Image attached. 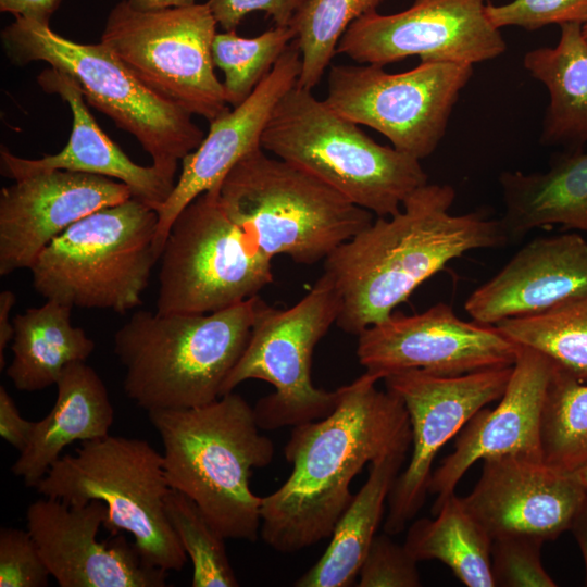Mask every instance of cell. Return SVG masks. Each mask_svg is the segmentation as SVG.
Here are the masks:
<instances>
[{"instance_id": "cell-1", "label": "cell", "mask_w": 587, "mask_h": 587, "mask_svg": "<svg viewBox=\"0 0 587 587\" xmlns=\"http://www.w3.org/2000/svg\"><path fill=\"white\" fill-rule=\"evenodd\" d=\"M380 379L365 371L340 387L328 415L294 426L284 450L292 471L261 503L260 534L274 550L297 552L330 537L364 465L409 450L407 409L396 394L376 387Z\"/></svg>"}, {"instance_id": "cell-2", "label": "cell", "mask_w": 587, "mask_h": 587, "mask_svg": "<svg viewBox=\"0 0 587 587\" xmlns=\"http://www.w3.org/2000/svg\"><path fill=\"white\" fill-rule=\"evenodd\" d=\"M450 185L425 184L401 210L375 222L338 246L324 260V274L339 298L337 325L359 335L387 319L413 291L451 260L475 249L509 242L500 218L478 209L449 212Z\"/></svg>"}, {"instance_id": "cell-3", "label": "cell", "mask_w": 587, "mask_h": 587, "mask_svg": "<svg viewBox=\"0 0 587 587\" xmlns=\"http://www.w3.org/2000/svg\"><path fill=\"white\" fill-rule=\"evenodd\" d=\"M148 416L163 445L170 487L192 499L225 539L255 541L262 497L251 490L250 478L253 469L272 462L275 449L260 433L253 408L229 392Z\"/></svg>"}, {"instance_id": "cell-4", "label": "cell", "mask_w": 587, "mask_h": 587, "mask_svg": "<svg viewBox=\"0 0 587 587\" xmlns=\"http://www.w3.org/2000/svg\"><path fill=\"white\" fill-rule=\"evenodd\" d=\"M262 300L211 313L137 311L114 335L125 395L147 412L200 407L222 396Z\"/></svg>"}, {"instance_id": "cell-5", "label": "cell", "mask_w": 587, "mask_h": 587, "mask_svg": "<svg viewBox=\"0 0 587 587\" xmlns=\"http://www.w3.org/2000/svg\"><path fill=\"white\" fill-rule=\"evenodd\" d=\"M261 147L378 217L398 213L403 201L427 184L420 160L377 143L358 124L298 86L274 108Z\"/></svg>"}, {"instance_id": "cell-6", "label": "cell", "mask_w": 587, "mask_h": 587, "mask_svg": "<svg viewBox=\"0 0 587 587\" xmlns=\"http://www.w3.org/2000/svg\"><path fill=\"white\" fill-rule=\"evenodd\" d=\"M227 215L271 259L312 264L373 223V213L336 189L258 148L216 185Z\"/></svg>"}, {"instance_id": "cell-7", "label": "cell", "mask_w": 587, "mask_h": 587, "mask_svg": "<svg viewBox=\"0 0 587 587\" xmlns=\"http://www.w3.org/2000/svg\"><path fill=\"white\" fill-rule=\"evenodd\" d=\"M1 43L16 66L43 61L71 76L86 102L133 135L172 182L178 162L204 139L189 112L147 87L101 42H75L50 26L15 18L1 30Z\"/></svg>"}, {"instance_id": "cell-8", "label": "cell", "mask_w": 587, "mask_h": 587, "mask_svg": "<svg viewBox=\"0 0 587 587\" xmlns=\"http://www.w3.org/2000/svg\"><path fill=\"white\" fill-rule=\"evenodd\" d=\"M158 224L157 210L134 196L83 217L37 257L35 290L72 308L125 313L141 305L160 259Z\"/></svg>"}, {"instance_id": "cell-9", "label": "cell", "mask_w": 587, "mask_h": 587, "mask_svg": "<svg viewBox=\"0 0 587 587\" xmlns=\"http://www.w3.org/2000/svg\"><path fill=\"white\" fill-rule=\"evenodd\" d=\"M36 489L70 505L103 502V526L113 536L129 533L146 563L166 572L185 566L188 557L165 510L171 487L163 454L147 440L109 434L84 441L60 457Z\"/></svg>"}, {"instance_id": "cell-10", "label": "cell", "mask_w": 587, "mask_h": 587, "mask_svg": "<svg viewBox=\"0 0 587 587\" xmlns=\"http://www.w3.org/2000/svg\"><path fill=\"white\" fill-rule=\"evenodd\" d=\"M339 311V295L324 273L291 308L274 309L262 301L248 344L223 384L222 396L248 379L270 383L274 392L253 408L261 429L297 426L328 415L341 390L315 387L311 364L316 344L337 322Z\"/></svg>"}, {"instance_id": "cell-11", "label": "cell", "mask_w": 587, "mask_h": 587, "mask_svg": "<svg viewBox=\"0 0 587 587\" xmlns=\"http://www.w3.org/2000/svg\"><path fill=\"white\" fill-rule=\"evenodd\" d=\"M159 260L160 313L220 311L273 282L272 259L227 215L216 186L177 215Z\"/></svg>"}, {"instance_id": "cell-12", "label": "cell", "mask_w": 587, "mask_h": 587, "mask_svg": "<svg viewBox=\"0 0 587 587\" xmlns=\"http://www.w3.org/2000/svg\"><path fill=\"white\" fill-rule=\"evenodd\" d=\"M216 25L207 3L142 11L122 0L100 42L155 93L210 123L229 110L214 73Z\"/></svg>"}, {"instance_id": "cell-13", "label": "cell", "mask_w": 587, "mask_h": 587, "mask_svg": "<svg viewBox=\"0 0 587 587\" xmlns=\"http://www.w3.org/2000/svg\"><path fill=\"white\" fill-rule=\"evenodd\" d=\"M473 65L421 61L405 72L384 66L333 65L325 103L339 115L384 135L392 147L417 160L430 155L446 134Z\"/></svg>"}, {"instance_id": "cell-14", "label": "cell", "mask_w": 587, "mask_h": 587, "mask_svg": "<svg viewBox=\"0 0 587 587\" xmlns=\"http://www.w3.org/2000/svg\"><path fill=\"white\" fill-rule=\"evenodd\" d=\"M513 370L495 367L455 376L404 371L383 378L403 402L411 426L412 452L388 497L384 532L404 530L423 507L440 448L488 403L503 395Z\"/></svg>"}, {"instance_id": "cell-15", "label": "cell", "mask_w": 587, "mask_h": 587, "mask_svg": "<svg viewBox=\"0 0 587 587\" xmlns=\"http://www.w3.org/2000/svg\"><path fill=\"white\" fill-rule=\"evenodd\" d=\"M487 0H414L394 14L367 13L350 24L337 46L361 64L384 66L417 55L421 61L475 64L507 50L487 15Z\"/></svg>"}, {"instance_id": "cell-16", "label": "cell", "mask_w": 587, "mask_h": 587, "mask_svg": "<svg viewBox=\"0 0 587 587\" xmlns=\"http://www.w3.org/2000/svg\"><path fill=\"white\" fill-rule=\"evenodd\" d=\"M358 336L360 364L382 379L414 370L455 376L512 366L520 351L495 325L463 321L444 302L413 315L392 312Z\"/></svg>"}, {"instance_id": "cell-17", "label": "cell", "mask_w": 587, "mask_h": 587, "mask_svg": "<svg viewBox=\"0 0 587 587\" xmlns=\"http://www.w3.org/2000/svg\"><path fill=\"white\" fill-rule=\"evenodd\" d=\"M107 505L92 500L70 505L45 497L26 511L32 535L60 587H164L167 572L149 565L123 536L99 541Z\"/></svg>"}, {"instance_id": "cell-18", "label": "cell", "mask_w": 587, "mask_h": 587, "mask_svg": "<svg viewBox=\"0 0 587 587\" xmlns=\"http://www.w3.org/2000/svg\"><path fill=\"white\" fill-rule=\"evenodd\" d=\"M586 496L573 474L510 454L484 460L478 482L461 499L491 540L524 536L545 542L570 530Z\"/></svg>"}, {"instance_id": "cell-19", "label": "cell", "mask_w": 587, "mask_h": 587, "mask_svg": "<svg viewBox=\"0 0 587 587\" xmlns=\"http://www.w3.org/2000/svg\"><path fill=\"white\" fill-rule=\"evenodd\" d=\"M130 197L126 184L80 172L55 170L14 180L0 191V275L30 268L71 225Z\"/></svg>"}, {"instance_id": "cell-20", "label": "cell", "mask_w": 587, "mask_h": 587, "mask_svg": "<svg viewBox=\"0 0 587 587\" xmlns=\"http://www.w3.org/2000/svg\"><path fill=\"white\" fill-rule=\"evenodd\" d=\"M552 370L548 358L520 347L499 403L491 410L480 409L464 425L458 433L453 452L433 472L428 486V492L436 495L433 514L479 460L510 454L542 460L541 413Z\"/></svg>"}, {"instance_id": "cell-21", "label": "cell", "mask_w": 587, "mask_h": 587, "mask_svg": "<svg viewBox=\"0 0 587 587\" xmlns=\"http://www.w3.org/2000/svg\"><path fill=\"white\" fill-rule=\"evenodd\" d=\"M300 72L301 53L297 41L292 40L242 103L210 122L208 135L182 160L179 178L157 210L155 250L159 257L177 215L198 196L216 186L243 157L262 148V135L274 108L296 86Z\"/></svg>"}, {"instance_id": "cell-22", "label": "cell", "mask_w": 587, "mask_h": 587, "mask_svg": "<svg viewBox=\"0 0 587 587\" xmlns=\"http://www.w3.org/2000/svg\"><path fill=\"white\" fill-rule=\"evenodd\" d=\"M587 295V241L578 234L541 237L526 243L464 303L485 325L538 314Z\"/></svg>"}, {"instance_id": "cell-23", "label": "cell", "mask_w": 587, "mask_h": 587, "mask_svg": "<svg viewBox=\"0 0 587 587\" xmlns=\"http://www.w3.org/2000/svg\"><path fill=\"white\" fill-rule=\"evenodd\" d=\"M38 85L48 93H55L72 112V132L66 146L55 154L40 159H25L0 149L1 174L13 180L39 173L64 170L113 178L126 184L133 196L158 210L172 192L175 183L153 165L141 166L100 128L89 112L77 83L54 67L43 70Z\"/></svg>"}, {"instance_id": "cell-24", "label": "cell", "mask_w": 587, "mask_h": 587, "mask_svg": "<svg viewBox=\"0 0 587 587\" xmlns=\"http://www.w3.org/2000/svg\"><path fill=\"white\" fill-rule=\"evenodd\" d=\"M55 385L52 409L35 422L26 448L11 467L30 488H36L65 447L108 436L114 420L103 380L85 362L67 365Z\"/></svg>"}, {"instance_id": "cell-25", "label": "cell", "mask_w": 587, "mask_h": 587, "mask_svg": "<svg viewBox=\"0 0 587 587\" xmlns=\"http://www.w3.org/2000/svg\"><path fill=\"white\" fill-rule=\"evenodd\" d=\"M504 212L500 217L509 242L529 230L560 225L587 233V152L555 153L545 172L504 171L499 176Z\"/></svg>"}, {"instance_id": "cell-26", "label": "cell", "mask_w": 587, "mask_h": 587, "mask_svg": "<svg viewBox=\"0 0 587 587\" xmlns=\"http://www.w3.org/2000/svg\"><path fill=\"white\" fill-rule=\"evenodd\" d=\"M582 24L560 25L554 47L527 51L523 66L549 92V104L542 120L540 143L584 149L587 142V40Z\"/></svg>"}, {"instance_id": "cell-27", "label": "cell", "mask_w": 587, "mask_h": 587, "mask_svg": "<svg viewBox=\"0 0 587 587\" xmlns=\"http://www.w3.org/2000/svg\"><path fill=\"white\" fill-rule=\"evenodd\" d=\"M407 452H394L371 463L366 482L338 519L326 550L295 586L348 587L355 583Z\"/></svg>"}, {"instance_id": "cell-28", "label": "cell", "mask_w": 587, "mask_h": 587, "mask_svg": "<svg viewBox=\"0 0 587 587\" xmlns=\"http://www.w3.org/2000/svg\"><path fill=\"white\" fill-rule=\"evenodd\" d=\"M72 307L47 300L13 319V359L5 374L16 389L39 391L55 385L63 370L86 362L95 342L71 323Z\"/></svg>"}, {"instance_id": "cell-29", "label": "cell", "mask_w": 587, "mask_h": 587, "mask_svg": "<svg viewBox=\"0 0 587 587\" xmlns=\"http://www.w3.org/2000/svg\"><path fill=\"white\" fill-rule=\"evenodd\" d=\"M433 519L416 520L404 547L417 561L438 560L467 587H496L491 567L492 540L455 492Z\"/></svg>"}, {"instance_id": "cell-30", "label": "cell", "mask_w": 587, "mask_h": 587, "mask_svg": "<svg viewBox=\"0 0 587 587\" xmlns=\"http://www.w3.org/2000/svg\"><path fill=\"white\" fill-rule=\"evenodd\" d=\"M495 326L517 346L541 353L558 369L587 383V295Z\"/></svg>"}, {"instance_id": "cell-31", "label": "cell", "mask_w": 587, "mask_h": 587, "mask_svg": "<svg viewBox=\"0 0 587 587\" xmlns=\"http://www.w3.org/2000/svg\"><path fill=\"white\" fill-rule=\"evenodd\" d=\"M544 462L561 473L587 466V383L553 365L540 425Z\"/></svg>"}, {"instance_id": "cell-32", "label": "cell", "mask_w": 587, "mask_h": 587, "mask_svg": "<svg viewBox=\"0 0 587 587\" xmlns=\"http://www.w3.org/2000/svg\"><path fill=\"white\" fill-rule=\"evenodd\" d=\"M385 0H309L290 26L301 53L296 86L311 90L321 80L352 22L374 12Z\"/></svg>"}, {"instance_id": "cell-33", "label": "cell", "mask_w": 587, "mask_h": 587, "mask_svg": "<svg viewBox=\"0 0 587 587\" xmlns=\"http://www.w3.org/2000/svg\"><path fill=\"white\" fill-rule=\"evenodd\" d=\"M296 36L291 26H275L252 38L238 36L235 30L216 33L212 57L214 66L224 73L227 103L233 108L242 103Z\"/></svg>"}, {"instance_id": "cell-34", "label": "cell", "mask_w": 587, "mask_h": 587, "mask_svg": "<svg viewBox=\"0 0 587 587\" xmlns=\"http://www.w3.org/2000/svg\"><path fill=\"white\" fill-rule=\"evenodd\" d=\"M165 510L192 563L191 586H239L226 553V539L210 523L198 504L185 494L171 488L165 498Z\"/></svg>"}, {"instance_id": "cell-35", "label": "cell", "mask_w": 587, "mask_h": 587, "mask_svg": "<svg viewBox=\"0 0 587 587\" xmlns=\"http://www.w3.org/2000/svg\"><path fill=\"white\" fill-rule=\"evenodd\" d=\"M542 541L524 536H507L492 540L491 567L496 586L555 587L545 570L540 550Z\"/></svg>"}, {"instance_id": "cell-36", "label": "cell", "mask_w": 587, "mask_h": 587, "mask_svg": "<svg viewBox=\"0 0 587 587\" xmlns=\"http://www.w3.org/2000/svg\"><path fill=\"white\" fill-rule=\"evenodd\" d=\"M487 15L498 27L519 26L533 32L550 24L587 22V0H512L487 3Z\"/></svg>"}, {"instance_id": "cell-37", "label": "cell", "mask_w": 587, "mask_h": 587, "mask_svg": "<svg viewBox=\"0 0 587 587\" xmlns=\"http://www.w3.org/2000/svg\"><path fill=\"white\" fill-rule=\"evenodd\" d=\"M417 560L388 534L376 535L359 572V587H419Z\"/></svg>"}, {"instance_id": "cell-38", "label": "cell", "mask_w": 587, "mask_h": 587, "mask_svg": "<svg viewBox=\"0 0 587 587\" xmlns=\"http://www.w3.org/2000/svg\"><path fill=\"white\" fill-rule=\"evenodd\" d=\"M50 573L26 529L0 530V587H46Z\"/></svg>"}, {"instance_id": "cell-39", "label": "cell", "mask_w": 587, "mask_h": 587, "mask_svg": "<svg viewBox=\"0 0 587 587\" xmlns=\"http://www.w3.org/2000/svg\"><path fill=\"white\" fill-rule=\"evenodd\" d=\"M309 0H208L212 15L225 30H235L246 15L263 11L276 26H290Z\"/></svg>"}, {"instance_id": "cell-40", "label": "cell", "mask_w": 587, "mask_h": 587, "mask_svg": "<svg viewBox=\"0 0 587 587\" xmlns=\"http://www.w3.org/2000/svg\"><path fill=\"white\" fill-rule=\"evenodd\" d=\"M35 422L24 419L8 390L0 387V436L22 452L32 436Z\"/></svg>"}, {"instance_id": "cell-41", "label": "cell", "mask_w": 587, "mask_h": 587, "mask_svg": "<svg viewBox=\"0 0 587 587\" xmlns=\"http://www.w3.org/2000/svg\"><path fill=\"white\" fill-rule=\"evenodd\" d=\"M63 0H0V11L15 18H24L50 26L51 16Z\"/></svg>"}, {"instance_id": "cell-42", "label": "cell", "mask_w": 587, "mask_h": 587, "mask_svg": "<svg viewBox=\"0 0 587 587\" xmlns=\"http://www.w3.org/2000/svg\"><path fill=\"white\" fill-rule=\"evenodd\" d=\"M16 302L15 294L11 290L0 292V369L5 365L4 350L14 336L13 319H10L11 310Z\"/></svg>"}, {"instance_id": "cell-43", "label": "cell", "mask_w": 587, "mask_h": 587, "mask_svg": "<svg viewBox=\"0 0 587 587\" xmlns=\"http://www.w3.org/2000/svg\"><path fill=\"white\" fill-rule=\"evenodd\" d=\"M583 554L585 564V584L587 586V496L570 528Z\"/></svg>"}, {"instance_id": "cell-44", "label": "cell", "mask_w": 587, "mask_h": 587, "mask_svg": "<svg viewBox=\"0 0 587 587\" xmlns=\"http://www.w3.org/2000/svg\"><path fill=\"white\" fill-rule=\"evenodd\" d=\"M137 10H158L173 7H187L196 3V0H127Z\"/></svg>"}, {"instance_id": "cell-45", "label": "cell", "mask_w": 587, "mask_h": 587, "mask_svg": "<svg viewBox=\"0 0 587 587\" xmlns=\"http://www.w3.org/2000/svg\"><path fill=\"white\" fill-rule=\"evenodd\" d=\"M573 475L576 477V479L582 484V486L587 491V466L573 473Z\"/></svg>"}, {"instance_id": "cell-46", "label": "cell", "mask_w": 587, "mask_h": 587, "mask_svg": "<svg viewBox=\"0 0 587 587\" xmlns=\"http://www.w3.org/2000/svg\"><path fill=\"white\" fill-rule=\"evenodd\" d=\"M582 34L584 38L587 40V22L582 26Z\"/></svg>"}]
</instances>
